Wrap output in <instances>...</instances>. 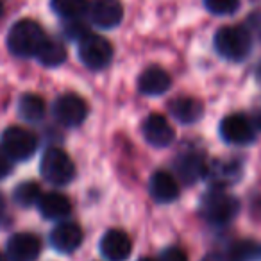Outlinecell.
<instances>
[{
  "mask_svg": "<svg viewBox=\"0 0 261 261\" xmlns=\"http://www.w3.org/2000/svg\"><path fill=\"white\" fill-rule=\"evenodd\" d=\"M47 40L40 23L34 20H20L8 34V48L16 58H33Z\"/></svg>",
  "mask_w": 261,
  "mask_h": 261,
  "instance_id": "obj_1",
  "label": "cell"
},
{
  "mask_svg": "<svg viewBox=\"0 0 261 261\" xmlns=\"http://www.w3.org/2000/svg\"><path fill=\"white\" fill-rule=\"evenodd\" d=\"M240 202L231 193L224 192L222 188H213L200 200V215L210 224L224 225L229 224L238 215Z\"/></svg>",
  "mask_w": 261,
  "mask_h": 261,
  "instance_id": "obj_2",
  "label": "cell"
},
{
  "mask_svg": "<svg viewBox=\"0 0 261 261\" xmlns=\"http://www.w3.org/2000/svg\"><path fill=\"white\" fill-rule=\"evenodd\" d=\"M252 48L250 34L243 27H222L215 34V50L227 61H243Z\"/></svg>",
  "mask_w": 261,
  "mask_h": 261,
  "instance_id": "obj_3",
  "label": "cell"
},
{
  "mask_svg": "<svg viewBox=\"0 0 261 261\" xmlns=\"http://www.w3.org/2000/svg\"><path fill=\"white\" fill-rule=\"evenodd\" d=\"M40 172L47 182L56 186H65L75 175V167L65 150L52 147V149L45 150V154L41 156Z\"/></svg>",
  "mask_w": 261,
  "mask_h": 261,
  "instance_id": "obj_4",
  "label": "cell"
},
{
  "mask_svg": "<svg viewBox=\"0 0 261 261\" xmlns=\"http://www.w3.org/2000/svg\"><path fill=\"white\" fill-rule=\"evenodd\" d=\"M38 149L36 136L25 127H8L2 133V150L13 161H27Z\"/></svg>",
  "mask_w": 261,
  "mask_h": 261,
  "instance_id": "obj_5",
  "label": "cell"
},
{
  "mask_svg": "<svg viewBox=\"0 0 261 261\" xmlns=\"http://www.w3.org/2000/svg\"><path fill=\"white\" fill-rule=\"evenodd\" d=\"M79 41V59L86 68L102 70L111 63L113 47L106 38L97 34H84Z\"/></svg>",
  "mask_w": 261,
  "mask_h": 261,
  "instance_id": "obj_6",
  "label": "cell"
},
{
  "mask_svg": "<svg viewBox=\"0 0 261 261\" xmlns=\"http://www.w3.org/2000/svg\"><path fill=\"white\" fill-rule=\"evenodd\" d=\"M54 116L61 125L65 127H77L86 120L88 116V104L73 93H65L54 102Z\"/></svg>",
  "mask_w": 261,
  "mask_h": 261,
  "instance_id": "obj_7",
  "label": "cell"
},
{
  "mask_svg": "<svg viewBox=\"0 0 261 261\" xmlns=\"http://www.w3.org/2000/svg\"><path fill=\"white\" fill-rule=\"evenodd\" d=\"M41 252V242L33 232H16L6 243L9 261H34Z\"/></svg>",
  "mask_w": 261,
  "mask_h": 261,
  "instance_id": "obj_8",
  "label": "cell"
},
{
  "mask_svg": "<svg viewBox=\"0 0 261 261\" xmlns=\"http://www.w3.org/2000/svg\"><path fill=\"white\" fill-rule=\"evenodd\" d=\"M220 136L231 145H247L254 140V127L245 116L229 115L220 122Z\"/></svg>",
  "mask_w": 261,
  "mask_h": 261,
  "instance_id": "obj_9",
  "label": "cell"
},
{
  "mask_svg": "<svg viewBox=\"0 0 261 261\" xmlns=\"http://www.w3.org/2000/svg\"><path fill=\"white\" fill-rule=\"evenodd\" d=\"M133 243L120 229H109L100 240V254L108 261H125L130 256Z\"/></svg>",
  "mask_w": 261,
  "mask_h": 261,
  "instance_id": "obj_10",
  "label": "cell"
},
{
  "mask_svg": "<svg viewBox=\"0 0 261 261\" xmlns=\"http://www.w3.org/2000/svg\"><path fill=\"white\" fill-rule=\"evenodd\" d=\"M90 18L100 29H115L123 18V8L120 0H93Z\"/></svg>",
  "mask_w": 261,
  "mask_h": 261,
  "instance_id": "obj_11",
  "label": "cell"
},
{
  "mask_svg": "<svg viewBox=\"0 0 261 261\" xmlns=\"http://www.w3.org/2000/svg\"><path fill=\"white\" fill-rule=\"evenodd\" d=\"M83 243V229L73 222H61L50 232V245L58 252L70 254Z\"/></svg>",
  "mask_w": 261,
  "mask_h": 261,
  "instance_id": "obj_12",
  "label": "cell"
},
{
  "mask_svg": "<svg viewBox=\"0 0 261 261\" xmlns=\"http://www.w3.org/2000/svg\"><path fill=\"white\" fill-rule=\"evenodd\" d=\"M143 138L152 147H168L174 142V129L161 115H150L143 122Z\"/></svg>",
  "mask_w": 261,
  "mask_h": 261,
  "instance_id": "obj_13",
  "label": "cell"
},
{
  "mask_svg": "<svg viewBox=\"0 0 261 261\" xmlns=\"http://www.w3.org/2000/svg\"><path fill=\"white\" fill-rule=\"evenodd\" d=\"M175 172H177L179 179L185 185H193L199 181L206 172V161H204L202 154L197 150H188V152L181 154L174 163Z\"/></svg>",
  "mask_w": 261,
  "mask_h": 261,
  "instance_id": "obj_14",
  "label": "cell"
},
{
  "mask_svg": "<svg viewBox=\"0 0 261 261\" xmlns=\"http://www.w3.org/2000/svg\"><path fill=\"white\" fill-rule=\"evenodd\" d=\"M204 175L207 177V181L215 186V188H224V186H231L242 175V168L234 161H211L210 165H206V172Z\"/></svg>",
  "mask_w": 261,
  "mask_h": 261,
  "instance_id": "obj_15",
  "label": "cell"
},
{
  "mask_svg": "<svg viewBox=\"0 0 261 261\" xmlns=\"http://www.w3.org/2000/svg\"><path fill=\"white\" fill-rule=\"evenodd\" d=\"M149 192L156 202L168 204L179 197V185L168 172H156L149 181Z\"/></svg>",
  "mask_w": 261,
  "mask_h": 261,
  "instance_id": "obj_16",
  "label": "cell"
},
{
  "mask_svg": "<svg viewBox=\"0 0 261 261\" xmlns=\"http://www.w3.org/2000/svg\"><path fill=\"white\" fill-rule=\"evenodd\" d=\"M38 210L47 220H63L72 211V202L68 197L58 192L43 193L38 200Z\"/></svg>",
  "mask_w": 261,
  "mask_h": 261,
  "instance_id": "obj_17",
  "label": "cell"
},
{
  "mask_svg": "<svg viewBox=\"0 0 261 261\" xmlns=\"http://www.w3.org/2000/svg\"><path fill=\"white\" fill-rule=\"evenodd\" d=\"M172 81L170 75L160 66H149L138 79V88L145 95H163L168 91Z\"/></svg>",
  "mask_w": 261,
  "mask_h": 261,
  "instance_id": "obj_18",
  "label": "cell"
},
{
  "mask_svg": "<svg viewBox=\"0 0 261 261\" xmlns=\"http://www.w3.org/2000/svg\"><path fill=\"white\" fill-rule=\"evenodd\" d=\"M170 113L174 115L175 120H179L181 123H195L202 118L204 106L200 100L193 97H181L170 102Z\"/></svg>",
  "mask_w": 261,
  "mask_h": 261,
  "instance_id": "obj_19",
  "label": "cell"
},
{
  "mask_svg": "<svg viewBox=\"0 0 261 261\" xmlns=\"http://www.w3.org/2000/svg\"><path fill=\"white\" fill-rule=\"evenodd\" d=\"M18 113L23 120H27V122H31V123H36V122H40V120H43L45 113H47V106H45V100L40 95L27 93L20 98Z\"/></svg>",
  "mask_w": 261,
  "mask_h": 261,
  "instance_id": "obj_20",
  "label": "cell"
},
{
  "mask_svg": "<svg viewBox=\"0 0 261 261\" xmlns=\"http://www.w3.org/2000/svg\"><path fill=\"white\" fill-rule=\"evenodd\" d=\"M36 58L43 66H59L61 63H65L66 50L63 47V43H59L58 40L47 38L40 47V50H38Z\"/></svg>",
  "mask_w": 261,
  "mask_h": 261,
  "instance_id": "obj_21",
  "label": "cell"
},
{
  "mask_svg": "<svg viewBox=\"0 0 261 261\" xmlns=\"http://www.w3.org/2000/svg\"><path fill=\"white\" fill-rule=\"evenodd\" d=\"M52 9L65 20H77L88 11L86 0H52Z\"/></svg>",
  "mask_w": 261,
  "mask_h": 261,
  "instance_id": "obj_22",
  "label": "cell"
},
{
  "mask_svg": "<svg viewBox=\"0 0 261 261\" xmlns=\"http://www.w3.org/2000/svg\"><path fill=\"white\" fill-rule=\"evenodd\" d=\"M41 195H43V193H41L40 186L33 181L20 182V185L15 188V192H13L15 202L22 207H31V206H34V204H38V200H40Z\"/></svg>",
  "mask_w": 261,
  "mask_h": 261,
  "instance_id": "obj_23",
  "label": "cell"
},
{
  "mask_svg": "<svg viewBox=\"0 0 261 261\" xmlns=\"http://www.w3.org/2000/svg\"><path fill=\"white\" fill-rule=\"evenodd\" d=\"M238 261H256L261 256V247L254 242H242L231 250Z\"/></svg>",
  "mask_w": 261,
  "mask_h": 261,
  "instance_id": "obj_24",
  "label": "cell"
},
{
  "mask_svg": "<svg viewBox=\"0 0 261 261\" xmlns=\"http://www.w3.org/2000/svg\"><path fill=\"white\" fill-rule=\"evenodd\" d=\"M204 6L213 15L225 16L232 15L240 8V0H204Z\"/></svg>",
  "mask_w": 261,
  "mask_h": 261,
  "instance_id": "obj_25",
  "label": "cell"
},
{
  "mask_svg": "<svg viewBox=\"0 0 261 261\" xmlns=\"http://www.w3.org/2000/svg\"><path fill=\"white\" fill-rule=\"evenodd\" d=\"M160 261H188L185 250L179 249V247H168L161 252Z\"/></svg>",
  "mask_w": 261,
  "mask_h": 261,
  "instance_id": "obj_26",
  "label": "cell"
},
{
  "mask_svg": "<svg viewBox=\"0 0 261 261\" xmlns=\"http://www.w3.org/2000/svg\"><path fill=\"white\" fill-rule=\"evenodd\" d=\"M11 170H13V160L0 147V179L8 177L11 174Z\"/></svg>",
  "mask_w": 261,
  "mask_h": 261,
  "instance_id": "obj_27",
  "label": "cell"
},
{
  "mask_svg": "<svg viewBox=\"0 0 261 261\" xmlns=\"http://www.w3.org/2000/svg\"><path fill=\"white\" fill-rule=\"evenodd\" d=\"M202 261H238L231 252H210L202 257Z\"/></svg>",
  "mask_w": 261,
  "mask_h": 261,
  "instance_id": "obj_28",
  "label": "cell"
},
{
  "mask_svg": "<svg viewBox=\"0 0 261 261\" xmlns=\"http://www.w3.org/2000/svg\"><path fill=\"white\" fill-rule=\"evenodd\" d=\"M138 261H156V259H150V257H140Z\"/></svg>",
  "mask_w": 261,
  "mask_h": 261,
  "instance_id": "obj_29",
  "label": "cell"
},
{
  "mask_svg": "<svg viewBox=\"0 0 261 261\" xmlns=\"http://www.w3.org/2000/svg\"><path fill=\"white\" fill-rule=\"evenodd\" d=\"M2 11H4V6H2V0H0V16H2Z\"/></svg>",
  "mask_w": 261,
  "mask_h": 261,
  "instance_id": "obj_30",
  "label": "cell"
},
{
  "mask_svg": "<svg viewBox=\"0 0 261 261\" xmlns=\"http://www.w3.org/2000/svg\"><path fill=\"white\" fill-rule=\"evenodd\" d=\"M0 261H6V259H4V256H2V254H0Z\"/></svg>",
  "mask_w": 261,
  "mask_h": 261,
  "instance_id": "obj_31",
  "label": "cell"
}]
</instances>
